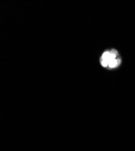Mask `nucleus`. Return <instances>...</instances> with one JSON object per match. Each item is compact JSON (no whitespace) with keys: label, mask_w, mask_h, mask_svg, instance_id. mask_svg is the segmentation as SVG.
Listing matches in <instances>:
<instances>
[{"label":"nucleus","mask_w":135,"mask_h":151,"mask_svg":"<svg viewBox=\"0 0 135 151\" xmlns=\"http://www.w3.org/2000/svg\"><path fill=\"white\" fill-rule=\"evenodd\" d=\"M117 65H118V60H116V59L110 60L109 62V65L111 68L116 67Z\"/></svg>","instance_id":"f257e3e1"},{"label":"nucleus","mask_w":135,"mask_h":151,"mask_svg":"<svg viewBox=\"0 0 135 151\" xmlns=\"http://www.w3.org/2000/svg\"><path fill=\"white\" fill-rule=\"evenodd\" d=\"M110 53L107 52L104 53V54L102 55V59L107 60V61L109 62V61H110Z\"/></svg>","instance_id":"f03ea898"},{"label":"nucleus","mask_w":135,"mask_h":151,"mask_svg":"<svg viewBox=\"0 0 135 151\" xmlns=\"http://www.w3.org/2000/svg\"><path fill=\"white\" fill-rule=\"evenodd\" d=\"M101 64H102V66H104V67H106V66H107V65H109V62L107 61V60H106L102 59V62H101Z\"/></svg>","instance_id":"7ed1b4c3"}]
</instances>
